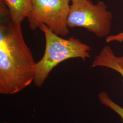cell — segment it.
<instances>
[{
  "label": "cell",
  "instance_id": "obj_4",
  "mask_svg": "<svg viewBox=\"0 0 123 123\" xmlns=\"http://www.w3.org/2000/svg\"><path fill=\"white\" fill-rule=\"evenodd\" d=\"M69 2V0H32V11L27 18L30 28L35 30L44 24L57 35H68Z\"/></svg>",
  "mask_w": 123,
  "mask_h": 123
},
{
  "label": "cell",
  "instance_id": "obj_5",
  "mask_svg": "<svg viewBox=\"0 0 123 123\" xmlns=\"http://www.w3.org/2000/svg\"><path fill=\"white\" fill-rule=\"evenodd\" d=\"M9 10L12 21L16 25L21 26L22 21L32 11V0H4Z\"/></svg>",
  "mask_w": 123,
  "mask_h": 123
},
{
  "label": "cell",
  "instance_id": "obj_7",
  "mask_svg": "<svg viewBox=\"0 0 123 123\" xmlns=\"http://www.w3.org/2000/svg\"><path fill=\"white\" fill-rule=\"evenodd\" d=\"M98 98L101 103L113 110L121 118L123 123V108L110 99L105 92H102L98 94Z\"/></svg>",
  "mask_w": 123,
  "mask_h": 123
},
{
  "label": "cell",
  "instance_id": "obj_2",
  "mask_svg": "<svg viewBox=\"0 0 123 123\" xmlns=\"http://www.w3.org/2000/svg\"><path fill=\"white\" fill-rule=\"evenodd\" d=\"M39 28L44 33L45 49L42 58L36 63L34 83L41 87L53 69L62 62L79 58L85 61L90 57V46L72 37L64 39L53 33L44 24Z\"/></svg>",
  "mask_w": 123,
  "mask_h": 123
},
{
  "label": "cell",
  "instance_id": "obj_1",
  "mask_svg": "<svg viewBox=\"0 0 123 123\" xmlns=\"http://www.w3.org/2000/svg\"><path fill=\"white\" fill-rule=\"evenodd\" d=\"M0 93L12 95L34 82L37 62L4 0H0Z\"/></svg>",
  "mask_w": 123,
  "mask_h": 123
},
{
  "label": "cell",
  "instance_id": "obj_9",
  "mask_svg": "<svg viewBox=\"0 0 123 123\" xmlns=\"http://www.w3.org/2000/svg\"><path fill=\"white\" fill-rule=\"evenodd\" d=\"M116 61L120 67L123 69V55L120 57H117L116 56Z\"/></svg>",
  "mask_w": 123,
  "mask_h": 123
},
{
  "label": "cell",
  "instance_id": "obj_8",
  "mask_svg": "<svg viewBox=\"0 0 123 123\" xmlns=\"http://www.w3.org/2000/svg\"><path fill=\"white\" fill-rule=\"evenodd\" d=\"M114 42L118 43L123 42V31L117 34L109 35L106 37V42L107 43Z\"/></svg>",
  "mask_w": 123,
  "mask_h": 123
},
{
  "label": "cell",
  "instance_id": "obj_10",
  "mask_svg": "<svg viewBox=\"0 0 123 123\" xmlns=\"http://www.w3.org/2000/svg\"><path fill=\"white\" fill-rule=\"evenodd\" d=\"M70 0V1H71L72 2H75V1H81V0Z\"/></svg>",
  "mask_w": 123,
  "mask_h": 123
},
{
  "label": "cell",
  "instance_id": "obj_3",
  "mask_svg": "<svg viewBox=\"0 0 123 123\" xmlns=\"http://www.w3.org/2000/svg\"><path fill=\"white\" fill-rule=\"evenodd\" d=\"M72 3L67 20L69 28H84L99 38L110 35L113 15L104 2L94 4L90 0H83Z\"/></svg>",
  "mask_w": 123,
  "mask_h": 123
},
{
  "label": "cell",
  "instance_id": "obj_6",
  "mask_svg": "<svg viewBox=\"0 0 123 123\" xmlns=\"http://www.w3.org/2000/svg\"><path fill=\"white\" fill-rule=\"evenodd\" d=\"M116 57V56L112 49L108 46H105L95 57L91 67L92 68L102 67L114 70L121 76L123 83V69L118 64Z\"/></svg>",
  "mask_w": 123,
  "mask_h": 123
},
{
  "label": "cell",
  "instance_id": "obj_11",
  "mask_svg": "<svg viewBox=\"0 0 123 123\" xmlns=\"http://www.w3.org/2000/svg\"><path fill=\"white\" fill-rule=\"evenodd\" d=\"M3 123H8V122H4Z\"/></svg>",
  "mask_w": 123,
  "mask_h": 123
}]
</instances>
